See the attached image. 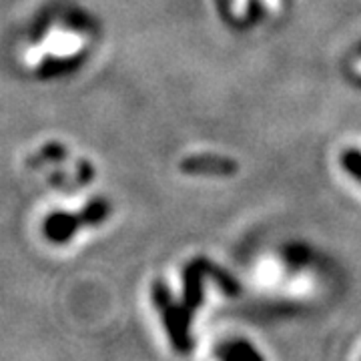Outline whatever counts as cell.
<instances>
[{
  "mask_svg": "<svg viewBox=\"0 0 361 361\" xmlns=\"http://www.w3.org/2000/svg\"><path fill=\"white\" fill-rule=\"evenodd\" d=\"M219 357L227 361H265L257 349L245 339H235L219 348Z\"/></svg>",
  "mask_w": 361,
  "mask_h": 361,
  "instance_id": "5b68a950",
  "label": "cell"
},
{
  "mask_svg": "<svg viewBox=\"0 0 361 361\" xmlns=\"http://www.w3.org/2000/svg\"><path fill=\"white\" fill-rule=\"evenodd\" d=\"M267 4H269V8L273 13H277L279 11V6H281V0H265Z\"/></svg>",
  "mask_w": 361,
  "mask_h": 361,
  "instance_id": "30bf717a",
  "label": "cell"
},
{
  "mask_svg": "<svg viewBox=\"0 0 361 361\" xmlns=\"http://www.w3.org/2000/svg\"><path fill=\"white\" fill-rule=\"evenodd\" d=\"M339 161H341V167L345 169L357 183H361V151H357V149H348V151L341 153Z\"/></svg>",
  "mask_w": 361,
  "mask_h": 361,
  "instance_id": "52a82bcc",
  "label": "cell"
},
{
  "mask_svg": "<svg viewBox=\"0 0 361 361\" xmlns=\"http://www.w3.org/2000/svg\"><path fill=\"white\" fill-rule=\"evenodd\" d=\"M151 295H153L157 310L161 311V317H163L173 349L183 355L191 353V349H193V339H191V331H189L191 329V313L173 299L171 289L163 281L153 283Z\"/></svg>",
  "mask_w": 361,
  "mask_h": 361,
  "instance_id": "6da1fadb",
  "label": "cell"
},
{
  "mask_svg": "<svg viewBox=\"0 0 361 361\" xmlns=\"http://www.w3.org/2000/svg\"><path fill=\"white\" fill-rule=\"evenodd\" d=\"M203 285H205V261H193L183 271V301L180 305L193 315L203 305Z\"/></svg>",
  "mask_w": 361,
  "mask_h": 361,
  "instance_id": "7a4b0ae2",
  "label": "cell"
},
{
  "mask_svg": "<svg viewBox=\"0 0 361 361\" xmlns=\"http://www.w3.org/2000/svg\"><path fill=\"white\" fill-rule=\"evenodd\" d=\"M187 171H203V173H219V175H231L235 171V163L231 161H223V159H213V161H205V159H199V161H187L185 163Z\"/></svg>",
  "mask_w": 361,
  "mask_h": 361,
  "instance_id": "8992f818",
  "label": "cell"
},
{
  "mask_svg": "<svg viewBox=\"0 0 361 361\" xmlns=\"http://www.w3.org/2000/svg\"><path fill=\"white\" fill-rule=\"evenodd\" d=\"M78 223L80 219L75 215H52L44 225V231H47V237L54 243H65L66 239L75 235Z\"/></svg>",
  "mask_w": 361,
  "mask_h": 361,
  "instance_id": "277c9868",
  "label": "cell"
},
{
  "mask_svg": "<svg viewBox=\"0 0 361 361\" xmlns=\"http://www.w3.org/2000/svg\"><path fill=\"white\" fill-rule=\"evenodd\" d=\"M231 13L235 18L243 20L249 13V0H231Z\"/></svg>",
  "mask_w": 361,
  "mask_h": 361,
  "instance_id": "9c48e42d",
  "label": "cell"
},
{
  "mask_svg": "<svg viewBox=\"0 0 361 361\" xmlns=\"http://www.w3.org/2000/svg\"><path fill=\"white\" fill-rule=\"evenodd\" d=\"M360 56H361V47H360Z\"/></svg>",
  "mask_w": 361,
  "mask_h": 361,
  "instance_id": "7c38bea8",
  "label": "cell"
},
{
  "mask_svg": "<svg viewBox=\"0 0 361 361\" xmlns=\"http://www.w3.org/2000/svg\"><path fill=\"white\" fill-rule=\"evenodd\" d=\"M357 75H360V77H361V63H360V66H357Z\"/></svg>",
  "mask_w": 361,
  "mask_h": 361,
  "instance_id": "8fae6325",
  "label": "cell"
},
{
  "mask_svg": "<svg viewBox=\"0 0 361 361\" xmlns=\"http://www.w3.org/2000/svg\"><path fill=\"white\" fill-rule=\"evenodd\" d=\"M223 361H227V360H223Z\"/></svg>",
  "mask_w": 361,
  "mask_h": 361,
  "instance_id": "4fadbf2b",
  "label": "cell"
},
{
  "mask_svg": "<svg viewBox=\"0 0 361 361\" xmlns=\"http://www.w3.org/2000/svg\"><path fill=\"white\" fill-rule=\"evenodd\" d=\"M42 51L59 59H66V56H75L85 49V39L73 32V30H61V28H52L49 35L44 37L42 42H39Z\"/></svg>",
  "mask_w": 361,
  "mask_h": 361,
  "instance_id": "3957f363",
  "label": "cell"
},
{
  "mask_svg": "<svg viewBox=\"0 0 361 361\" xmlns=\"http://www.w3.org/2000/svg\"><path fill=\"white\" fill-rule=\"evenodd\" d=\"M44 54H47V52L42 51V47H40V44H32V47H30V49L25 52L23 61H25L26 66L35 68V66L42 65V61H44Z\"/></svg>",
  "mask_w": 361,
  "mask_h": 361,
  "instance_id": "ba28073f",
  "label": "cell"
}]
</instances>
